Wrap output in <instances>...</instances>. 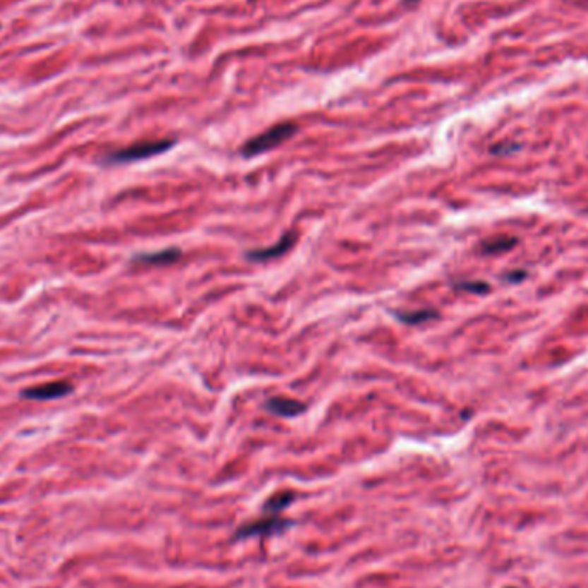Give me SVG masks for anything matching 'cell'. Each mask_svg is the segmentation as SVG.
<instances>
[{
    "instance_id": "cell-10",
    "label": "cell",
    "mask_w": 588,
    "mask_h": 588,
    "mask_svg": "<svg viewBox=\"0 0 588 588\" xmlns=\"http://www.w3.org/2000/svg\"><path fill=\"white\" fill-rule=\"evenodd\" d=\"M396 317L400 318L402 323L416 325V323H424V322H428L430 318H436L437 313L432 310H421V311H413V313H396Z\"/></svg>"
},
{
    "instance_id": "cell-1",
    "label": "cell",
    "mask_w": 588,
    "mask_h": 588,
    "mask_svg": "<svg viewBox=\"0 0 588 588\" xmlns=\"http://www.w3.org/2000/svg\"><path fill=\"white\" fill-rule=\"evenodd\" d=\"M296 133V126L291 124V122H284V124H277L274 128L267 129L265 133L258 134V136L253 138V140L248 141L244 145L241 153L244 157H255L260 155V153L270 152V150L277 148L279 145H282L284 141L289 140L291 136Z\"/></svg>"
},
{
    "instance_id": "cell-7",
    "label": "cell",
    "mask_w": 588,
    "mask_h": 588,
    "mask_svg": "<svg viewBox=\"0 0 588 588\" xmlns=\"http://www.w3.org/2000/svg\"><path fill=\"white\" fill-rule=\"evenodd\" d=\"M181 256V251L172 248V250H162L157 251V253H148V255H140L138 258H134V263H147V265H165V263L176 262Z\"/></svg>"
},
{
    "instance_id": "cell-5",
    "label": "cell",
    "mask_w": 588,
    "mask_h": 588,
    "mask_svg": "<svg viewBox=\"0 0 588 588\" xmlns=\"http://www.w3.org/2000/svg\"><path fill=\"white\" fill-rule=\"evenodd\" d=\"M267 409L277 416L293 418L305 412L306 406L301 401L289 400V397H272L267 401Z\"/></svg>"
},
{
    "instance_id": "cell-3",
    "label": "cell",
    "mask_w": 588,
    "mask_h": 588,
    "mask_svg": "<svg viewBox=\"0 0 588 588\" xmlns=\"http://www.w3.org/2000/svg\"><path fill=\"white\" fill-rule=\"evenodd\" d=\"M291 527V522L282 518H267V520H258V522H253L246 527L239 528L236 532V536L239 539H246V536H255V535H272V534H281V532L286 530V528Z\"/></svg>"
},
{
    "instance_id": "cell-8",
    "label": "cell",
    "mask_w": 588,
    "mask_h": 588,
    "mask_svg": "<svg viewBox=\"0 0 588 588\" xmlns=\"http://www.w3.org/2000/svg\"><path fill=\"white\" fill-rule=\"evenodd\" d=\"M518 243L515 238H499V239H494V241H488V243H485L484 246H481V251H484L485 255H494V253H503V251L506 250H511L515 244Z\"/></svg>"
},
{
    "instance_id": "cell-4",
    "label": "cell",
    "mask_w": 588,
    "mask_h": 588,
    "mask_svg": "<svg viewBox=\"0 0 588 588\" xmlns=\"http://www.w3.org/2000/svg\"><path fill=\"white\" fill-rule=\"evenodd\" d=\"M73 390V385L69 382H49V384L37 385V388H30L23 390V396L28 400L37 401H49V400H59L64 397Z\"/></svg>"
},
{
    "instance_id": "cell-11",
    "label": "cell",
    "mask_w": 588,
    "mask_h": 588,
    "mask_svg": "<svg viewBox=\"0 0 588 588\" xmlns=\"http://www.w3.org/2000/svg\"><path fill=\"white\" fill-rule=\"evenodd\" d=\"M460 287H461V289L476 291V293H480V291H487V289H488L487 284H484V282H476V284H469V282H467V284H461Z\"/></svg>"
},
{
    "instance_id": "cell-6",
    "label": "cell",
    "mask_w": 588,
    "mask_h": 588,
    "mask_svg": "<svg viewBox=\"0 0 588 588\" xmlns=\"http://www.w3.org/2000/svg\"><path fill=\"white\" fill-rule=\"evenodd\" d=\"M293 243H294V232H287V234H284L281 241H277V243H275L272 248H262V250L248 251V258H251V260L277 258V256L286 253V251L293 246Z\"/></svg>"
},
{
    "instance_id": "cell-2",
    "label": "cell",
    "mask_w": 588,
    "mask_h": 588,
    "mask_svg": "<svg viewBox=\"0 0 588 588\" xmlns=\"http://www.w3.org/2000/svg\"><path fill=\"white\" fill-rule=\"evenodd\" d=\"M174 140H157V141H143V143H136L133 147L117 150L107 155V162L112 164H128V162H136L150 159V157L160 155V153L167 152L174 147Z\"/></svg>"
},
{
    "instance_id": "cell-9",
    "label": "cell",
    "mask_w": 588,
    "mask_h": 588,
    "mask_svg": "<svg viewBox=\"0 0 588 588\" xmlns=\"http://www.w3.org/2000/svg\"><path fill=\"white\" fill-rule=\"evenodd\" d=\"M293 499H294V496L289 494V492H282V494L272 496L270 499L267 500L265 511L268 512V515H275V512L282 511L287 504L293 503Z\"/></svg>"
}]
</instances>
